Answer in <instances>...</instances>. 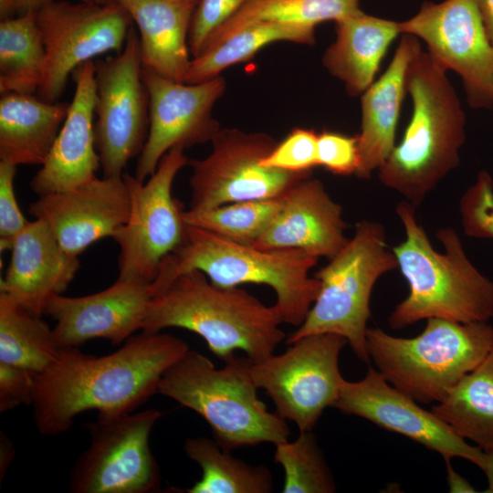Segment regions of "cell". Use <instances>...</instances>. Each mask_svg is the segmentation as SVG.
I'll return each mask as SVG.
<instances>
[{
    "mask_svg": "<svg viewBox=\"0 0 493 493\" xmlns=\"http://www.w3.org/2000/svg\"><path fill=\"white\" fill-rule=\"evenodd\" d=\"M189 349L178 337L143 330L105 356L61 348L57 361L34 377L31 405L38 432L62 434L89 410L131 413L158 393L164 372Z\"/></svg>",
    "mask_w": 493,
    "mask_h": 493,
    "instance_id": "6da1fadb",
    "label": "cell"
},
{
    "mask_svg": "<svg viewBox=\"0 0 493 493\" xmlns=\"http://www.w3.org/2000/svg\"><path fill=\"white\" fill-rule=\"evenodd\" d=\"M414 209L407 201L396 207L405 238L392 250L409 293L390 314V327L401 330L431 318L488 322L493 319V281L468 259L453 227L437 231L444 252L435 251Z\"/></svg>",
    "mask_w": 493,
    "mask_h": 493,
    "instance_id": "7a4b0ae2",
    "label": "cell"
},
{
    "mask_svg": "<svg viewBox=\"0 0 493 493\" xmlns=\"http://www.w3.org/2000/svg\"><path fill=\"white\" fill-rule=\"evenodd\" d=\"M281 323L274 305L266 306L244 288L215 285L194 269L178 275L152 298L142 330H188L223 361L240 350L258 362L272 355L286 337Z\"/></svg>",
    "mask_w": 493,
    "mask_h": 493,
    "instance_id": "3957f363",
    "label": "cell"
},
{
    "mask_svg": "<svg viewBox=\"0 0 493 493\" xmlns=\"http://www.w3.org/2000/svg\"><path fill=\"white\" fill-rule=\"evenodd\" d=\"M444 68L422 50L410 62L405 89L413 112L403 139L378 169L382 184L414 206L459 163L466 119Z\"/></svg>",
    "mask_w": 493,
    "mask_h": 493,
    "instance_id": "277c9868",
    "label": "cell"
},
{
    "mask_svg": "<svg viewBox=\"0 0 493 493\" xmlns=\"http://www.w3.org/2000/svg\"><path fill=\"white\" fill-rule=\"evenodd\" d=\"M317 261L301 249L258 248L187 225L184 241L162 260L150 286L154 297L178 275L194 269L221 287L267 285L276 293L274 307L282 323L299 327L320 289V281L309 276Z\"/></svg>",
    "mask_w": 493,
    "mask_h": 493,
    "instance_id": "5b68a950",
    "label": "cell"
},
{
    "mask_svg": "<svg viewBox=\"0 0 493 493\" xmlns=\"http://www.w3.org/2000/svg\"><path fill=\"white\" fill-rule=\"evenodd\" d=\"M224 362L215 368L210 359L189 349L164 372L158 393L203 417L226 450L288 441L287 420L269 412L257 396L252 361L234 354Z\"/></svg>",
    "mask_w": 493,
    "mask_h": 493,
    "instance_id": "8992f818",
    "label": "cell"
},
{
    "mask_svg": "<svg viewBox=\"0 0 493 493\" xmlns=\"http://www.w3.org/2000/svg\"><path fill=\"white\" fill-rule=\"evenodd\" d=\"M366 343L370 360L391 385L418 404H437L493 347V326L431 318L413 338L368 328Z\"/></svg>",
    "mask_w": 493,
    "mask_h": 493,
    "instance_id": "52a82bcc",
    "label": "cell"
},
{
    "mask_svg": "<svg viewBox=\"0 0 493 493\" xmlns=\"http://www.w3.org/2000/svg\"><path fill=\"white\" fill-rule=\"evenodd\" d=\"M396 268L383 226L358 222L352 237L315 273L320 281L317 298L286 343L310 334L333 333L345 338L356 356L369 362L366 331L372 291L381 276Z\"/></svg>",
    "mask_w": 493,
    "mask_h": 493,
    "instance_id": "ba28073f",
    "label": "cell"
},
{
    "mask_svg": "<svg viewBox=\"0 0 493 493\" xmlns=\"http://www.w3.org/2000/svg\"><path fill=\"white\" fill-rule=\"evenodd\" d=\"M188 163L184 148L175 146L163 156L147 182L122 174L130 215L112 236L120 248L119 279L151 284L162 260L184 241V208L173 197L172 187L178 172Z\"/></svg>",
    "mask_w": 493,
    "mask_h": 493,
    "instance_id": "9c48e42d",
    "label": "cell"
},
{
    "mask_svg": "<svg viewBox=\"0 0 493 493\" xmlns=\"http://www.w3.org/2000/svg\"><path fill=\"white\" fill-rule=\"evenodd\" d=\"M163 413L152 408L129 414H98L86 423L88 448L73 466L72 493H152L161 489V474L149 437Z\"/></svg>",
    "mask_w": 493,
    "mask_h": 493,
    "instance_id": "30bf717a",
    "label": "cell"
},
{
    "mask_svg": "<svg viewBox=\"0 0 493 493\" xmlns=\"http://www.w3.org/2000/svg\"><path fill=\"white\" fill-rule=\"evenodd\" d=\"M347 340L333 333L304 336L279 355L251 363V375L272 400L276 412L299 431L312 430L323 411L338 400L345 379L339 356Z\"/></svg>",
    "mask_w": 493,
    "mask_h": 493,
    "instance_id": "8fae6325",
    "label": "cell"
},
{
    "mask_svg": "<svg viewBox=\"0 0 493 493\" xmlns=\"http://www.w3.org/2000/svg\"><path fill=\"white\" fill-rule=\"evenodd\" d=\"M265 132L221 128L211 141L212 151L191 160L190 207L205 210L223 205L283 196L311 173H290L267 168L261 161L277 144Z\"/></svg>",
    "mask_w": 493,
    "mask_h": 493,
    "instance_id": "7c38bea8",
    "label": "cell"
},
{
    "mask_svg": "<svg viewBox=\"0 0 493 493\" xmlns=\"http://www.w3.org/2000/svg\"><path fill=\"white\" fill-rule=\"evenodd\" d=\"M142 71L139 36L133 26L120 52L95 62L94 130L104 177H121L146 142L148 94Z\"/></svg>",
    "mask_w": 493,
    "mask_h": 493,
    "instance_id": "4fadbf2b",
    "label": "cell"
},
{
    "mask_svg": "<svg viewBox=\"0 0 493 493\" xmlns=\"http://www.w3.org/2000/svg\"><path fill=\"white\" fill-rule=\"evenodd\" d=\"M46 50L40 99L56 102L70 74L99 55L120 52L132 20L119 3L106 5L54 0L37 12Z\"/></svg>",
    "mask_w": 493,
    "mask_h": 493,
    "instance_id": "5bb4252c",
    "label": "cell"
},
{
    "mask_svg": "<svg viewBox=\"0 0 493 493\" xmlns=\"http://www.w3.org/2000/svg\"><path fill=\"white\" fill-rule=\"evenodd\" d=\"M399 27L423 39L435 61L461 77L471 108H493V46L476 0L425 2Z\"/></svg>",
    "mask_w": 493,
    "mask_h": 493,
    "instance_id": "9a60e30c",
    "label": "cell"
},
{
    "mask_svg": "<svg viewBox=\"0 0 493 493\" xmlns=\"http://www.w3.org/2000/svg\"><path fill=\"white\" fill-rule=\"evenodd\" d=\"M148 94L149 129L139 154L135 176L144 181L172 148L211 142L221 129L213 117L215 103L226 90L221 76L200 82H178L142 68Z\"/></svg>",
    "mask_w": 493,
    "mask_h": 493,
    "instance_id": "2e32d148",
    "label": "cell"
},
{
    "mask_svg": "<svg viewBox=\"0 0 493 493\" xmlns=\"http://www.w3.org/2000/svg\"><path fill=\"white\" fill-rule=\"evenodd\" d=\"M332 407L364 418L376 425L403 435L439 453L444 459L464 458L481 470L486 453L471 446L432 411L391 385L373 367L356 382L345 380L341 394Z\"/></svg>",
    "mask_w": 493,
    "mask_h": 493,
    "instance_id": "e0dca14e",
    "label": "cell"
},
{
    "mask_svg": "<svg viewBox=\"0 0 493 493\" xmlns=\"http://www.w3.org/2000/svg\"><path fill=\"white\" fill-rule=\"evenodd\" d=\"M152 298L149 283L117 278L94 294L54 295L43 314L56 320L53 331L59 348L79 347L98 338L119 345L142 330Z\"/></svg>",
    "mask_w": 493,
    "mask_h": 493,
    "instance_id": "ac0fdd59",
    "label": "cell"
},
{
    "mask_svg": "<svg viewBox=\"0 0 493 493\" xmlns=\"http://www.w3.org/2000/svg\"><path fill=\"white\" fill-rule=\"evenodd\" d=\"M29 213L44 221L61 246L79 257L128 220L130 196L123 177L97 176L75 188L39 196Z\"/></svg>",
    "mask_w": 493,
    "mask_h": 493,
    "instance_id": "d6986e66",
    "label": "cell"
},
{
    "mask_svg": "<svg viewBox=\"0 0 493 493\" xmlns=\"http://www.w3.org/2000/svg\"><path fill=\"white\" fill-rule=\"evenodd\" d=\"M75 92L67 117L30 188L39 196L75 188L96 177L100 166L96 147L95 62L87 61L72 73Z\"/></svg>",
    "mask_w": 493,
    "mask_h": 493,
    "instance_id": "ffe728a7",
    "label": "cell"
},
{
    "mask_svg": "<svg viewBox=\"0 0 493 493\" xmlns=\"http://www.w3.org/2000/svg\"><path fill=\"white\" fill-rule=\"evenodd\" d=\"M345 228L341 206L330 198L320 180L309 176L283 195L280 211L252 246L301 249L330 259L348 242Z\"/></svg>",
    "mask_w": 493,
    "mask_h": 493,
    "instance_id": "44dd1931",
    "label": "cell"
},
{
    "mask_svg": "<svg viewBox=\"0 0 493 493\" xmlns=\"http://www.w3.org/2000/svg\"><path fill=\"white\" fill-rule=\"evenodd\" d=\"M1 291L42 316L48 299L62 294L75 278L78 257L68 254L42 220L30 221L14 239Z\"/></svg>",
    "mask_w": 493,
    "mask_h": 493,
    "instance_id": "7402d4cb",
    "label": "cell"
},
{
    "mask_svg": "<svg viewBox=\"0 0 493 493\" xmlns=\"http://www.w3.org/2000/svg\"><path fill=\"white\" fill-rule=\"evenodd\" d=\"M421 50L416 37L404 34L387 69L362 94V127L357 135L360 163L355 173L359 178L368 179L395 147L407 68Z\"/></svg>",
    "mask_w": 493,
    "mask_h": 493,
    "instance_id": "603a6c76",
    "label": "cell"
},
{
    "mask_svg": "<svg viewBox=\"0 0 493 493\" xmlns=\"http://www.w3.org/2000/svg\"><path fill=\"white\" fill-rule=\"evenodd\" d=\"M199 0H119L139 30L142 68L185 82L188 37Z\"/></svg>",
    "mask_w": 493,
    "mask_h": 493,
    "instance_id": "cb8c5ba5",
    "label": "cell"
},
{
    "mask_svg": "<svg viewBox=\"0 0 493 493\" xmlns=\"http://www.w3.org/2000/svg\"><path fill=\"white\" fill-rule=\"evenodd\" d=\"M398 34L399 22L359 10L336 22V39L325 51L322 64L343 81L350 96L362 95L373 82L383 58Z\"/></svg>",
    "mask_w": 493,
    "mask_h": 493,
    "instance_id": "d4e9b609",
    "label": "cell"
},
{
    "mask_svg": "<svg viewBox=\"0 0 493 493\" xmlns=\"http://www.w3.org/2000/svg\"><path fill=\"white\" fill-rule=\"evenodd\" d=\"M69 103L48 102L33 94L0 99V161L42 165L67 117Z\"/></svg>",
    "mask_w": 493,
    "mask_h": 493,
    "instance_id": "484cf974",
    "label": "cell"
},
{
    "mask_svg": "<svg viewBox=\"0 0 493 493\" xmlns=\"http://www.w3.org/2000/svg\"><path fill=\"white\" fill-rule=\"evenodd\" d=\"M431 411L463 439L493 447V347Z\"/></svg>",
    "mask_w": 493,
    "mask_h": 493,
    "instance_id": "4316f807",
    "label": "cell"
},
{
    "mask_svg": "<svg viewBox=\"0 0 493 493\" xmlns=\"http://www.w3.org/2000/svg\"><path fill=\"white\" fill-rule=\"evenodd\" d=\"M278 41L313 45L315 27L270 21L246 25L191 59L185 82L194 84L218 77L228 67L252 58L265 46Z\"/></svg>",
    "mask_w": 493,
    "mask_h": 493,
    "instance_id": "83f0119b",
    "label": "cell"
},
{
    "mask_svg": "<svg viewBox=\"0 0 493 493\" xmlns=\"http://www.w3.org/2000/svg\"><path fill=\"white\" fill-rule=\"evenodd\" d=\"M60 349L41 316L0 292V362L37 375L57 361Z\"/></svg>",
    "mask_w": 493,
    "mask_h": 493,
    "instance_id": "f1b7e54d",
    "label": "cell"
},
{
    "mask_svg": "<svg viewBox=\"0 0 493 493\" xmlns=\"http://www.w3.org/2000/svg\"><path fill=\"white\" fill-rule=\"evenodd\" d=\"M46 50L37 13L1 19L0 93L34 94L45 73Z\"/></svg>",
    "mask_w": 493,
    "mask_h": 493,
    "instance_id": "f546056e",
    "label": "cell"
},
{
    "mask_svg": "<svg viewBox=\"0 0 493 493\" xmlns=\"http://www.w3.org/2000/svg\"><path fill=\"white\" fill-rule=\"evenodd\" d=\"M185 454L196 462L202 477L188 493H270L273 477L263 465H251L222 448L215 439L205 436L188 438Z\"/></svg>",
    "mask_w": 493,
    "mask_h": 493,
    "instance_id": "4dcf8cb0",
    "label": "cell"
},
{
    "mask_svg": "<svg viewBox=\"0 0 493 493\" xmlns=\"http://www.w3.org/2000/svg\"><path fill=\"white\" fill-rule=\"evenodd\" d=\"M359 10V0H248L209 37L204 48L254 22L270 21L316 27L321 22H337Z\"/></svg>",
    "mask_w": 493,
    "mask_h": 493,
    "instance_id": "1f68e13d",
    "label": "cell"
},
{
    "mask_svg": "<svg viewBox=\"0 0 493 493\" xmlns=\"http://www.w3.org/2000/svg\"><path fill=\"white\" fill-rule=\"evenodd\" d=\"M283 196L235 202L205 210H184V222L243 245H253L280 211Z\"/></svg>",
    "mask_w": 493,
    "mask_h": 493,
    "instance_id": "d6a6232c",
    "label": "cell"
},
{
    "mask_svg": "<svg viewBox=\"0 0 493 493\" xmlns=\"http://www.w3.org/2000/svg\"><path fill=\"white\" fill-rule=\"evenodd\" d=\"M274 461L285 473L283 493H332L333 475L312 430L299 431L298 438L275 445Z\"/></svg>",
    "mask_w": 493,
    "mask_h": 493,
    "instance_id": "836d02e7",
    "label": "cell"
},
{
    "mask_svg": "<svg viewBox=\"0 0 493 493\" xmlns=\"http://www.w3.org/2000/svg\"><path fill=\"white\" fill-rule=\"evenodd\" d=\"M267 168L290 173H311L318 165V133L313 129L295 128L277 142L261 161Z\"/></svg>",
    "mask_w": 493,
    "mask_h": 493,
    "instance_id": "e575fe53",
    "label": "cell"
},
{
    "mask_svg": "<svg viewBox=\"0 0 493 493\" xmlns=\"http://www.w3.org/2000/svg\"><path fill=\"white\" fill-rule=\"evenodd\" d=\"M462 226L467 236L493 239V179L480 171L459 202Z\"/></svg>",
    "mask_w": 493,
    "mask_h": 493,
    "instance_id": "d590c367",
    "label": "cell"
},
{
    "mask_svg": "<svg viewBox=\"0 0 493 493\" xmlns=\"http://www.w3.org/2000/svg\"><path fill=\"white\" fill-rule=\"evenodd\" d=\"M248 0H199L188 37L190 53L194 58L209 37L224 25Z\"/></svg>",
    "mask_w": 493,
    "mask_h": 493,
    "instance_id": "8d00e7d4",
    "label": "cell"
},
{
    "mask_svg": "<svg viewBox=\"0 0 493 493\" xmlns=\"http://www.w3.org/2000/svg\"><path fill=\"white\" fill-rule=\"evenodd\" d=\"M360 163L358 137L335 131L318 133V165L337 175L355 174Z\"/></svg>",
    "mask_w": 493,
    "mask_h": 493,
    "instance_id": "74e56055",
    "label": "cell"
},
{
    "mask_svg": "<svg viewBox=\"0 0 493 493\" xmlns=\"http://www.w3.org/2000/svg\"><path fill=\"white\" fill-rule=\"evenodd\" d=\"M17 166L0 161V249H11L15 237L30 221L22 214L15 194L14 181Z\"/></svg>",
    "mask_w": 493,
    "mask_h": 493,
    "instance_id": "f35d334b",
    "label": "cell"
},
{
    "mask_svg": "<svg viewBox=\"0 0 493 493\" xmlns=\"http://www.w3.org/2000/svg\"><path fill=\"white\" fill-rule=\"evenodd\" d=\"M35 374L13 365L0 362V412L13 410L20 404H31Z\"/></svg>",
    "mask_w": 493,
    "mask_h": 493,
    "instance_id": "ab89813d",
    "label": "cell"
},
{
    "mask_svg": "<svg viewBox=\"0 0 493 493\" xmlns=\"http://www.w3.org/2000/svg\"><path fill=\"white\" fill-rule=\"evenodd\" d=\"M54 0H0L1 19L14 17L27 13H37Z\"/></svg>",
    "mask_w": 493,
    "mask_h": 493,
    "instance_id": "60d3db41",
    "label": "cell"
},
{
    "mask_svg": "<svg viewBox=\"0 0 493 493\" xmlns=\"http://www.w3.org/2000/svg\"><path fill=\"white\" fill-rule=\"evenodd\" d=\"M446 463L447 481L450 492H477L476 488L463 477H461L451 466L450 459H445Z\"/></svg>",
    "mask_w": 493,
    "mask_h": 493,
    "instance_id": "b9f144b4",
    "label": "cell"
},
{
    "mask_svg": "<svg viewBox=\"0 0 493 493\" xmlns=\"http://www.w3.org/2000/svg\"><path fill=\"white\" fill-rule=\"evenodd\" d=\"M486 33L493 46V0H476Z\"/></svg>",
    "mask_w": 493,
    "mask_h": 493,
    "instance_id": "7bdbcfd3",
    "label": "cell"
},
{
    "mask_svg": "<svg viewBox=\"0 0 493 493\" xmlns=\"http://www.w3.org/2000/svg\"><path fill=\"white\" fill-rule=\"evenodd\" d=\"M14 448L11 441L1 433V461H0V477L1 480L5 475L9 464L12 462Z\"/></svg>",
    "mask_w": 493,
    "mask_h": 493,
    "instance_id": "ee69618b",
    "label": "cell"
},
{
    "mask_svg": "<svg viewBox=\"0 0 493 493\" xmlns=\"http://www.w3.org/2000/svg\"><path fill=\"white\" fill-rule=\"evenodd\" d=\"M484 451L486 453V466L482 471L486 474L488 480L485 492L493 493V447Z\"/></svg>",
    "mask_w": 493,
    "mask_h": 493,
    "instance_id": "f6af8a7d",
    "label": "cell"
},
{
    "mask_svg": "<svg viewBox=\"0 0 493 493\" xmlns=\"http://www.w3.org/2000/svg\"><path fill=\"white\" fill-rule=\"evenodd\" d=\"M79 2L97 4V5H106L119 2V0H79Z\"/></svg>",
    "mask_w": 493,
    "mask_h": 493,
    "instance_id": "bcb514c9",
    "label": "cell"
}]
</instances>
